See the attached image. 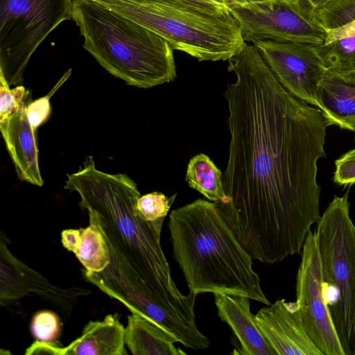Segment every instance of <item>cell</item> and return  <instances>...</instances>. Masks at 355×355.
<instances>
[{
    "instance_id": "1",
    "label": "cell",
    "mask_w": 355,
    "mask_h": 355,
    "mask_svg": "<svg viewBox=\"0 0 355 355\" xmlns=\"http://www.w3.org/2000/svg\"><path fill=\"white\" fill-rule=\"evenodd\" d=\"M236 80L225 92L230 143L217 202L254 260L281 262L300 253L320 218L318 161L328 125L322 112L277 80L254 44L229 60Z\"/></svg>"
},
{
    "instance_id": "2",
    "label": "cell",
    "mask_w": 355,
    "mask_h": 355,
    "mask_svg": "<svg viewBox=\"0 0 355 355\" xmlns=\"http://www.w3.org/2000/svg\"><path fill=\"white\" fill-rule=\"evenodd\" d=\"M64 189L76 191L89 224L103 235L109 264L89 282L166 331L173 330L179 316L196 322L197 296L183 295L171 275L161 246L165 218H141L137 184L125 174H110L96 168L92 156L78 171L67 175Z\"/></svg>"
},
{
    "instance_id": "3",
    "label": "cell",
    "mask_w": 355,
    "mask_h": 355,
    "mask_svg": "<svg viewBox=\"0 0 355 355\" xmlns=\"http://www.w3.org/2000/svg\"><path fill=\"white\" fill-rule=\"evenodd\" d=\"M173 257L190 292L241 295L269 305L253 259L216 202L198 199L174 209L168 223Z\"/></svg>"
},
{
    "instance_id": "4",
    "label": "cell",
    "mask_w": 355,
    "mask_h": 355,
    "mask_svg": "<svg viewBox=\"0 0 355 355\" xmlns=\"http://www.w3.org/2000/svg\"><path fill=\"white\" fill-rule=\"evenodd\" d=\"M72 19L83 47L127 84L149 88L176 77L173 49L154 32L92 0H73Z\"/></svg>"
},
{
    "instance_id": "5",
    "label": "cell",
    "mask_w": 355,
    "mask_h": 355,
    "mask_svg": "<svg viewBox=\"0 0 355 355\" xmlns=\"http://www.w3.org/2000/svg\"><path fill=\"white\" fill-rule=\"evenodd\" d=\"M157 34L199 61L229 60L245 42L230 10L188 0H92Z\"/></svg>"
},
{
    "instance_id": "6",
    "label": "cell",
    "mask_w": 355,
    "mask_h": 355,
    "mask_svg": "<svg viewBox=\"0 0 355 355\" xmlns=\"http://www.w3.org/2000/svg\"><path fill=\"white\" fill-rule=\"evenodd\" d=\"M314 233L331 320L345 355H355V225L347 193L334 196Z\"/></svg>"
},
{
    "instance_id": "7",
    "label": "cell",
    "mask_w": 355,
    "mask_h": 355,
    "mask_svg": "<svg viewBox=\"0 0 355 355\" xmlns=\"http://www.w3.org/2000/svg\"><path fill=\"white\" fill-rule=\"evenodd\" d=\"M73 0H0V74L10 87L23 82L31 57L62 21Z\"/></svg>"
},
{
    "instance_id": "8",
    "label": "cell",
    "mask_w": 355,
    "mask_h": 355,
    "mask_svg": "<svg viewBox=\"0 0 355 355\" xmlns=\"http://www.w3.org/2000/svg\"><path fill=\"white\" fill-rule=\"evenodd\" d=\"M245 42L270 40L323 44L327 33L314 12L299 0H270L229 8Z\"/></svg>"
},
{
    "instance_id": "9",
    "label": "cell",
    "mask_w": 355,
    "mask_h": 355,
    "mask_svg": "<svg viewBox=\"0 0 355 355\" xmlns=\"http://www.w3.org/2000/svg\"><path fill=\"white\" fill-rule=\"evenodd\" d=\"M295 303L307 334L323 355H345L324 299L319 250L311 231L302 247Z\"/></svg>"
},
{
    "instance_id": "10",
    "label": "cell",
    "mask_w": 355,
    "mask_h": 355,
    "mask_svg": "<svg viewBox=\"0 0 355 355\" xmlns=\"http://www.w3.org/2000/svg\"><path fill=\"white\" fill-rule=\"evenodd\" d=\"M8 239L0 236V305L10 306L25 297H35L52 306L64 316H70L80 297L88 289L62 288L52 284L39 272L17 258L9 250Z\"/></svg>"
},
{
    "instance_id": "11",
    "label": "cell",
    "mask_w": 355,
    "mask_h": 355,
    "mask_svg": "<svg viewBox=\"0 0 355 355\" xmlns=\"http://www.w3.org/2000/svg\"><path fill=\"white\" fill-rule=\"evenodd\" d=\"M252 44L288 92L318 107L316 92L326 68L315 46L270 40H256Z\"/></svg>"
},
{
    "instance_id": "12",
    "label": "cell",
    "mask_w": 355,
    "mask_h": 355,
    "mask_svg": "<svg viewBox=\"0 0 355 355\" xmlns=\"http://www.w3.org/2000/svg\"><path fill=\"white\" fill-rule=\"evenodd\" d=\"M254 315L259 330L277 355H323L307 334L295 302L281 299Z\"/></svg>"
},
{
    "instance_id": "13",
    "label": "cell",
    "mask_w": 355,
    "mask_h": 355,
    "mask_svg": "<svg viewBox=\"0 0 355 355\" xmlns=\"http://www.w3.org/2000/svg\"><path fill=\"white\" fill-rule=\"evenodd\" d=\"M31 101V94L13 113L0 121V130L19 178L42 187L43 180L38 164L35 130L26 114V107Z\"/></svg>"
},
{
    "instance_id": "14",
    "label": "cell",
    "mask_w": 355,
    "mask_h": 355,
    "mask_svg": "<svg viewBox=\"0 0 355 355\" xmlns=\"http://www.w3.org/2000/svg\"><path fill=\"white\" fill-rule=\"evenodd\" d=\"M214 296L218 317L230 327L239 344V354L277 355L257 326L249 297L223 293Z\"/></svg>"
},
{
    "instance_id": "15",
    "label": "cell",
    "mask_w": 355,
    "mask_h": 355,
    "mask_svg": "<svg viewBox=\"0 0 355 355\" xmlns=\"http://www.w3.org/2000/svg\"><path fill=\"white\" fill-rule=\"evenodd\" d=\"M316 99L328 125L355 132V72L326 69L318 86Z\"/></svg>"
},
{
    "instance_id": "16",
    "label": "cell",
    "mask_w": 355,
    "mask_h": 355,
    "mask_svg": "<svg viewBox=\"0 0 355 355\" xmlns=\"http://www.w3.org/2000/svg\"><path fill=\"white\" fill-rule=\"evenodd\" d=\"M125 336L119 315L108 314L103 320L89 321L62 355H127Z\"/></svg>"
},
{
    "instance_id": "17",
    "label": "cell",
    "mask_w": 355,
    "mask_h": 355,
    "mask_svg": "<svg viewBox=\"0 0 355 355\" xmlns=\"http://www.w3.org/2000/svg\"><path fill=\"white\" fill-rule=\"evenodd\" d=\"M61 242L79 260L84 268L83 277L89 282L103 272L109 264L105 241L101 232L90 224L85 228L62 230Z\"/></svg>"
},
{
    "instance_id": "18",
    "label": "cell",
    "mask_w": 355,
    "mask_h": 355,
    "mask_svg": "<svg viewBox=\"0 0 355 355\" xmlns=\"http://www.w3.org/2000/svg\"><path fill=\"white\" fill-rule=\"evenodd\" d=\"M125 345L134 355H185L177 339L147 318L132 313L125 327Z\"/></svg>"
},
{
    "instance_id": "19",
    "label": "cell",
    "mask_w": 355,
    "mask_h": 355,
    "mask_svg": "<svg viewBox=\"0 0 355 355\" xmlns=\"http://www.w3.org/2000/svg\"><path fill=\"white\" fill-rule=\"evenodd\" d=\"M222 173L210 158L202 153L192 157L188 164L186 180L208 200L223 203L226 200Z\"/></svg>"
},
{
    "instance_id": "20",
    "label": "cell",
    "mask_w": 355,
    "mask_h": 355,
    "mask_svg": "<svg viewBox=\"0 0 355 355\" xmlns=\"http://www.w3.org/2000/svg\"><path fill=\"white\" fill-rule=\"evenodd\" d=\"M314 14L324 29V43L355 36V0H332Z\"/></svg>"
},
{
    "instance_id": "21",
    "label": "cell",
    "mask_w": 355,
    "mask_h": 355,
    "mask_svg": "<svg viewBox=\"0 0 355 355\" xmlns=\"http://www.w3.org/2000/svg\"><path fill=\"white\" fill-rule=\"evenodd\" d=\"M326 69L339 72H355V36L315 46Z\"/></svg>"
},
{
    "instance_id": "22",
    "label": "cell",
    "mask_w": 355,
    "mask_h": 355,
    "mask_svg": "<svg viewBox=\"0 0 355 355\" xmlns=\"http://www.w3.org/2000/svg\"><path fill=\"white\" fill-rule=\"evenodd\" d=\"M30 329L35 340L53 343L58 341L62 324L60 318L55 313L49 310H41L33 315Z\"/></svg>"
},
{
    "instance_id": "23",
    "label": "cell",
    "mask_w": 355,
    "mask_h": 355,
    "mask_svg": "<svg viewBox=\"0 0 355 355\" xmlns=\"http://www.w3.org/2000/svg\"><path fill=\"white\" fill-rule=\"evenodd\" d=\"M175 197L176 194L168 198L164 193L157 191L141 196L137 201L139 214L147 221L165 218Z\"/></svg>"
},
{
    "instance_id": "24",
    "label": "cell",
    "mask_w": 355,
    "mask_h": 355,
    "mask_svg": "<svg viewBox=\"0 0 355 355\" xmlns=\"http://www.w3.org/2000/svg\"><path fill=\"white\" fill-rule=\"evenodd\" d=\"M31 94V91L21 85L10 89L0 74V121L13 113Z\"/></svg>"
},
{
    "instance_id": "25",
    "label": "cell",
    "mask_w": 355,
    "mask_h": 355,
    "mask_svg": "<svg viewBox=\"0 0 355 355\" xmlns=\"http://www.w3.org/2000/svg\"><path fill=\"white\" fill-rule=\"evenodd\" d=\"M69 74V73L65 74L47 95L34 101H31L27 105V117L30 123L35 130L44 123L49 118L51 113L49 99L60 86L64 82L66 78H67Z\"/></svg>"
},
{
    "instance_id": "26",
    "label": "cell",
    "mask_w": 355,
    "mask_h": 355,
    "mask_svg": "<svg viewBox=\"0 0 355 355\" xmlns=\"http://www.w3.org/2000/svg\"><path fill=\"white\" fill-rule=\"evenodd\" d=\"M335 166V183L340 186L355 183V148L336 159Z\"/></svg>"
},
{
    "instance_id": "27",
    "label": "cell",
    "mask_w": 355,
    "mask_h": 355,
    "mask_svg": "<svg viewBox=\"0 0 355 355\" xmlns=\"http://www.w3.org/2000/svg\"><path fill=\"white\" fill-rule=\"evenodd\" d=\"M64 346L60 341L45 343L35 340L25 352L26 355L54 354L62 355Z\"/></svg>"
},
{
    "instance_id": "28",
    "label": "cell",
    "mask_w": 355,
    "mask_h": 355,
    "mask_svg": "<svg viewBox=\"0 0 355 355\" xmlns=\"http://www.w3.org/2000/svg\"><path fill=\"white\" fill-rule=\"evenodd\" d=\"M193 3L216 10H230L215 0H188Z\"/></svg>"
},
{
    "instance_id": "29",
    "label": "cell",
    "mask_w": 355,
    "mask_h": 355,
    "mask_svg": "<svg viewBox=\"0 0 355 355\" xmlns=\"http://www.w3.org/2000/svg\"><path fill=\"white\" fill-rule=\"evenodd\" d=\"M304 6L313 11L318 10L332 0H299Z\"/></svg>"
},
{
    "instance_id": "30",
    "label": "cell",
    "mask_w": 355,
    "mask_h": 355,
    "mask_svg": "<svg viewBox=\"0 0 355 355\" xmlns=\"http://www.w3.org/2000/svg\"><path fill=\"white\" fill-rule=\"evenodd\" d=\"M220 4L226 6L227 8H230L232 6L243 3L242 0H215Z\"/></svg>"
},
{
    "instance_id": "31",
    "label": "cell",
    "mask_w": 355,
    "mask_h": 355,
    "mask_svg": "<svg viewBox=\"0 0 355 355\" xmlns=\"http://www.w3.org/2000/svg\"><path fill=\"white\" fill-rule=\"evenodd\" d=\"M243 3H257L266 2L270 0H242Z\"/></svg>"
},
{
    "instance_id": "32",
    "label": "cell",
    "mask_w": 355,
    "mask_h": 355,
    "mask_svg": "<svg viewBox=\"0 0 355 355\" xmlns=\"http://www.w3.org/2000/svg\"><path fill=\"white\" fill-rule=\"evenodd\" d=\"M288 1H297V0H288Z\"/></svg>"
},
{
    "instance_id": "33",
    "label": "cell",
    "mask_w": 355,
    "mask_h": 355,
    "mask_svg": "<svg viewBox=\"0 0 355 355\" xmlns=\"http://www.w3.org/2000/svg\"><path fill=\"white\" fill-rule=\"evenodd\" d=\"M354 139H355V137H354Z\"/></svg>"
}]
</instances>
